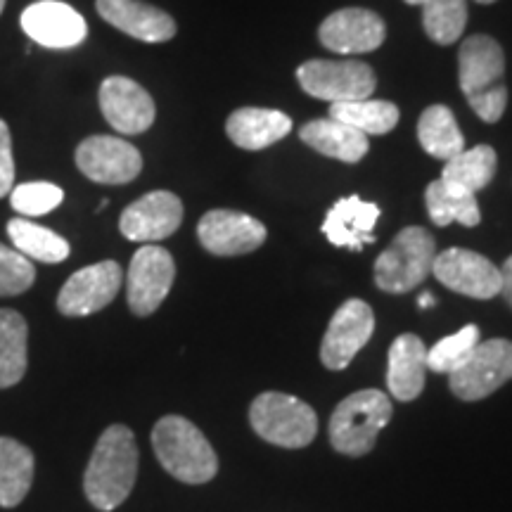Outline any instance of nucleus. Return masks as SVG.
<instances>
[{
  "instance_id": "f257e3e1",
  "label": "nucleus",
  "mask_w": 512,
  "mask_h": 512,
  "mask_svg": "<svg viewBox=\"0 0 512 512\" xmlns=\"http://www.w3.org/2000/svg\"><path fill=\"white\" fill-rule=\"evenodd\" d=\"M138 477V446L126 425H112L102 432L83 475V491L93 508L110 512L133 491Z\"/></svg>"
},
{
  "instance_id": "f03ea898",
  "label": "nucleus",
  "mask_w": 512,
  "mask_h": 512,
  "mask_svg": "<svg viewBox=\"0 0 512 512\" xmlns=\"http://www.w3.org/2000/svg\"><path fill=\"white\" fill-rule=\"evenodd\" d=\"M505 55L491 36L477 34L460 43L458 81L460 91L477 117L496 124L508 107V88L503 83Z\"/></svg>"
},
{
  "instance_id": "7ed1b4c3",
  "label": "nucleus",
  "mask_w": 512,
  "mask_h": 512,
  "mask_svg": "<svg viewBox=\"0 0 512 512\" xmlns=\"http://www.w3.org/2000/svg\"><path fill=\"white\" fill-rule=\"evenodd\" d=\"M152 446L157 460L185 484H204L219 472V458L207 437L181 415H166L152 430Z\"/></svg>"
},
{
  "instance_id": "20e7f679",
  "label": "nucleus",
  "mask_w": 512,
  "mask_h": 512,
  "mask_svg": "<svg viewBox=\"0 0 512 512\" xmlns=\"http://www.w3.org/2000/svg\"><path fill=\"white\" fill-rule=\"evenodd\" d=\"M392 401L380 389H363L344 399L330 418V441L344 456H366L377 434L392 420Z\"/></svg>"
},
{
  "instance_id": "39448f33",
  "label": "nucleus",
  "mask_w": 512,
  "mask_h": 512,
  "mask_svg": "<svg viewBox=\"0 0 512 512\" xmlns=\"http://www.w3.org/2000/svg\"><path fill=\"white\" fill-rule=\"evenodd\" d=\"M437 242L430 230L420 226L403 228L375 261V283L389 294L411 292L432 273Z\"/></svg>"
},
{
  "instance_id": "423d86ee",
  "label": "nucleus",
  "mask_w": 512,
  "mask_h": 512,
  "mask_svg": "<svg viewBox=\"0 0 512 512\" xmlns=\"http://www.w3.org/2000/svg\"><path fill=\"white\" fill-rule=\"evenodd\" d=\"M249 422L261 439L283 448H304L318 434V415L309 403L280 392L256 396Z\"/></svg>"
},
{
  "instance_id": "0eeeda50",
  "label": "nucleus",
  "mask_w": 512,
  "mask_h": 512,
  "mask_svg": "<svg viewBox=\"0 0 512 512\" xmlns=\"http://www.w3.org/2000/svg\"><path fill=\"white\" fill-rule=\"evenodd\" d=\"M297 81L304 93L330 105L370 98L377 86L373 67L356 60H309L297 69Z\"/></svg>"
},
{
  "instance_id": "6e6552de",
  "label": "nucleus",
  "mask_w": 512,
  "mask_h": 512,
  "mask_svg": "<svg viewBox=\"0 0 512 512\" xmlns=\"http://www.w3.org/2000/svg\"><path fill=\"white\" fill-rule=\"evenodd\" d=\"M448 377H451L448 380L451 392L460 401L486 399L512 380V342L510 339L479 342Z\"/></svg>"
},
{
  "instance_id": "1a4fd4ad",
  "label": "nucleus",
  "mask_w": 512,
  "mask_h": 512,
  "mask_svg": "<svg viewBox=\"0 0 512 512\" xmlns=\"http://www.w3.org/2000/svg\"><path fill=\"white\" fill-rule=\"evenodd\" d=\"M176 278V261L164 247L145 245L133 254L126 275V297L128 309L136 316H152L166 294L171 292Z\"/></svg>"
},
{
  "instance_id": "9d476101",
  "label": "nucleus",
  "mask_w": 512,
  "mask_h": 512,
  "mask_svg": "<svg viewBox=\"0 0 512 512\" xmlns=\"http://www.w3.org/2000/svg\"><path fill=\"white\" fill-rule=\"evenodd\" d=\"M76 166L88 181L102 185H126L143 171L138 147L114 136H91L81 140L74 152Z\"/></svg>"
},
{
  "instance_id": "9b49d317",
  "label": "nucleus",
  "mask_w": 512,
  "mask_h": 512,
  "mask_svg": "<svg viewBox=\"0 0 512 512\" xmlns=\"http://www.w3.org/2000/svg\"><path fill=\"white\" fill-rule=\"evenodd\" d=\"M121 283H124V271L117 261H100V264L81 268L57 294V311L69 318L98 313L114 302Z\"/></svg>"
},
{
  "instance_id": "f8f14e48",
  "label": "nucleus",
  "mask_w": 512,
  "mask_h": 512,
  "mask_svg": "<svg viewBox=\"0 0 512 512\" xmlns=\"http://www.w3.org/2000/svg\"><path fill=\"white\" fill-rule=\"evenodd\" d=\"M434 278L448 290L472 299H494L501 294V268L470 249L451 247L434 256Z\"/></svg>"
},
{
  "instance_id": "ddd939ff",
  "label": "nucleus",
  "mask_w": 512,
  "mask_h": 512,
  "mask_svg": "<svg viewBox=\"0 0 512 512\" xmlns=\"http://www.w3.org/2000/svg\"><path fill=\"white\" fill-rule=\"evenodd\" d=\"M98 100L107 124L124 136H140L155 124V100L138 81L128 76H107L100 83Z\"/></svg>"
},
{
  "instance_id": "4468645a",
  "label": "nucleus",
  "mask_w": 512,
  "mask_h": 512,
  "mask_svg": "<svg viewBox=\"0 0 512 512\" xmlns=\"http://www.w3.org/2000/svg\"><path fill=\"white\" fill-rule=\"evenodd\" d=\"M375 330L373 309L361 299H349L332 316L320 347V361L330 370H344L370 342Z\"/></svg>"
},
{
  "instance_id": "2eb2a0df",
  "label": "nucleus",
  "mask_w": 512,
  "mask_h": 512,
  "mask_svg": "<svg viewBox=\"0 0 512 512\" xmlns=\"http://www.w3.org/2000/svg\"><path fill=\"white\" fill-rule=\"evenodd\" d=\"M183 223L181 197L169 190H152L128 204L119 219V230L131 242H159L171 238Z\"/></svg>"
},
{
  "instance_id": "dca6fc26",
  "label": "nucleus",
  "mask_w": 512,
  "mask_h": 512,
  "mask_svg": "<svg viewBox=\"0 0 512 512\" xmlns=\"http://www.w3.org/2000/svg\"><path fill=\"white\" fill-rule=\"evenodd\" d=\"M202 247L216 256H240L266 242V226L254 216L233 209L207 211L197 223Z\"/></svg>"
},
{
  "instance_id": "f3484780",
  "label": "nucleus",
  "mask_w": 512,
  "mask_h": 512,
  "mask_svg": "<svg viewBox=\"0 0 512 512\" xmlns=\"http://www.w3.org/2000/svg\"><path fill=\"white\" fill-rule=\"evenodd\" d=\"M22 29L43 48L67 50L86 41L88 24L72 5L60 0H38L22 12Z\"/></svg>"
},
{
  "instance_id": "a211bd4d",
  "label": "nucleus",
  "mask_w": 512,
  "mask_h": 512,
  "mask_svg": "<svg viewBox=\"0 0 512 512\" xmlns=\"http://www.w3.org/2000/svg\"><path fill=\"white\" fill-rule=\"evenodd\" d=\"M384 36H387V27H384L382 17L363 8L332 12L318 29L320 43L332 53L342 55L373 53L384 43Z\"/></svg>"
},
{
  "instance_id": "6ab92c4d",
  "label": "nucleus",
  "mask_w": 512,
  "mask_h": 512,
  "mask_svg": "<svg viewBox=\"0 0 512 512\" xmlns=\"http://www.w3.org/2000/svg\"><path fill=\"white\" fill-rule=\"evenodd\" d=\"M95 10L121 34L143 43H166L176 36L174 17L143 0H95Z\"/></svg>"
},
{
  "instance_id": "aec40b11",
  "label": "nucleus",
  "mask_w": 512,
  "mask_h": 512,
  "mask_svg": "<svg viewBox=\"0 0 512 512\" xmlns=\"http://www.w3.org/2000/svg\"><path fill=\"white\" fill-rule=\"evenodd\" d=\"M377 219H380V207L375 202H363L358 195L342 197L325 216L323 235L335 247L361 252L363 247L375 242Z\"/></svg>"
},
{
  "instance_id": "412c9836",
  "label": "nucleus",
  "mask_w": 512,
  "mask_h": 512,
  "mask_svg": "<svg viewBox=\"0 0 512 512\" xmlns=\"http://www.w3.org/2000/svg\"><path fill=\"white\" fill-rule=\"evenodd\" d=\"M292 119L285 112L264 107H240L226 121V133L240 150L259 152L290 136Z\"/></svg>"
},
{
  "instance_id": "4be33fe9",
  "label": "nucleus",
  "mask_w": 512,
  "mask_h": 512,
  "mask_svg": "<svg viewBox=\"0 0 512 512\" xmlns=\"http://www.w3.org/2000/svg\"><path fill=\"white\" fill-rule=\"evenodd\" d=\"M427 349L418 335H401L389 347L387 387L394 399L413 401L425 389Z\"/></svg>"
},
{
  "instance_id": "5701e85b",
  "label": "nucleus",
  "mask_w": 512,
  "mask_h": 512,
  "mask_svg": "<svg viewBox=\"0 0 512 512\" xmlns=\"http://www.w3.org/2000/svg\"><path fill=\"white\" fill-rule=\"evenodd\" d=\"M299 138L304 140L311 150L320 152V155L339 159V162L356 164L368 155L370 143L366 133L356 131L337 119H316L302 126Z\"/></svg>"
},
{
  "instance_id": "b1692460",
  "label": "nucleus",
  "mask_w": 512,
  "mask_h": 512,
  "mask_svg": "<svg viewBox=\"0 0 512 512\" xmlns=\"http://www.w3.org/2000/svg\"><path fill=\"white\" fill-rule=\"evenodd\" d=\"M425 202L432 223H437L441 228L451 226V223L475 228L479 226V221H482L477 195H472V192L458 188V185L453 183L441 181V178L427 185Z\"/></svg>"
},
{
  "instance_id": "393cba45",
  "label": "nucleus",
  "mask_w": 512,
  "mask_h": 512,
  "mask_svg": "<svg viewBox=\"0 0 512 512\" xmlns=\"http://www.w3.org/2000/svg\"><path fill=\"white\" fill-rule=\"evenodd\" d=\"M34 453L10 437H0V508H17L34 482Z\"/></svg>"
},
{
  "instance_id": "a878e982",
  "label": "nucleus",
  "mask_w": 512,
  "mask_h": 512,
  "mask_svg": "<svg viewBox=\"0 0 512 512\" xmlns=\"http://www.w3.org/2000/svg\"><path fill=\"white\" fill-rule=\"evenodd\" d=\"M29 325L12 309H0V389L15 387L27 373Z\"/></svg>"
},
{
  "instance_id": "bb28decb",
  "label": "nucleus",
  "mask_w": 512,
  "mask_h": 512,
  "mask_svg": "<svg viewBox=\"0 0 512 512\" xmlns=\"http://www.w3.org/2000/svg\"><path fill=\"white\" fill-rule=\"evenodd\" d=\"M418 140L427 155L441 159V162H448L465 150V138L460 133L458 121L444 105H432L422 112L418 121Z\"/></svg>"
},
{
  "instance_id": "cd10ccee",
  "label": "nucleus",
  "mask_w": 512,
  "mask_h": 512,
  "mask_svg": "<svg viewBox=\"0 0 512 512\" xmlns=\"http://www.w3.org/2000/svg\"><path fill=\"white\" fill-rule=\"evenodd\" d=\"M8 235L19 254L27 256L29 261H41V264H60L69 256V242L57 235L55 230L17 216L8 223Z\"/></svg>"
},
{
  "instance_id": "c85d7f7f",
  "label": "nucleus",
  "mask_w": 512,
  "mask_h": 512,
  "mask_svg": "<svg viewBox=\"0 0 512 512\" xmlns=\"http://www.w3.org/2000/svg\"><path fill=\"white\" fill-rule=\"evenodd\" d=\"M330 117L366 136H384L399 124V107L389 100H349L330 105Z\"/></svg>"
},
{
  "instance_id": "c756f323",
  "label": "nucleus",
  "mask_w": 512,
  "mask_h": 512,
  "mask_svg": "<svg viewBox=\"0 0 512 512\" xmlns=\"http://www.w3.org/2000/svg\"><path fill=\"white\" fill-rule=\"evenodd\" d=\"M496 150L489 145H477L472 150H463L460 155L448 159L441 171V181L458 185L472 195L484 190L486 185L494 181L496 174Z\"/></svg>"
},
{
  "instance_id": "7c9ffc66",
  "label": "nucleus",
  "mask_w": 512,
  "mask_h": 512,
  "mask_svg": "<svg viewBox=\"0 0 512 512\" xmlns=\"http://www.w3.org/2000/svg\"><path fill=\"white\" fill-rule=\"evenodd\" d=\"M467 24V0H425L422 27L439 46H451L463 36Z\"/></svg>"
},
{
  "instance_id": "2f4dec72",
  "label": "nucleus",
  "mask_w": 512,
  "mask_h": 512,
  "mask_svg": "<svg viewBox=\"0 0 512 512\" xmlns=\"http://www.w3.org/2000/svg\"><path fill=\"white\" fill-rule=\"evenodd\" d=\"M479 344L477 325H465L453 335L439 339L432 349H427V370L451 375L460 363L470 356V351Z\"/></svg>"
},
{
  "instance_id": "473e14b6",
  "label": "nucleus",
  "mask_w": 512,
  "mask_h": 512,
  "mask_svg": "<svg viewBox=\"0 0 512 512\" xmlns=\"http://www.w3.org/2000/svg\"><path fill=\"white\" fill-rule=\"evenodd\" d=\"M64 200L62 188L48 181L22 183L10 192V204L24 219H34V216H46L55 207H60Z\"/></svg>"
},
{
  "instance_id": "72a5a7b5",
  "label": "nucleus",
  "mask_w": 512,
  "mask_h": 512,
  "mask_svg": "<svg viewBox=\"0 0 512 512\" xmlns=\"http://www.w3.org/2000/svg\"><path fill=\"white\" fill-rule=\"evenodd\" d=\"M36 280V268L17 249L0 245V297H17Z\"/></svg>"
},
{
  "instance_id": "f704fd0d",
  "label": "nucleus",
  "mask_w": 512,
  "mask_h": 512,
  "mask_svg": "<svg viewBox=\"0 0 512 512\" xmlns=\"http://www.w3.org/2000/svg\"><path fill=\"white\" fill-rule=\"evenodd\" d=\"M15 188V157H12L10 126L0 119V197L10 195Z\"/></svg>"
},
{
  "instance_id": "c9c22d12",
  "label": "nucleus",
  "mask_w": 512,
  "mask_h": 512,
  "mask_svg": "<svg viewBox=\"0 0 512 512\" xmlns=\"http://www.w3.org/2000/svg\"><path fill=\"white\" fill-rule=\"evenodd\" d=\"M501 294L512 309V256L508 261H505L503 268H501Z\"/></svg>"
},
{
  "instance_id": "e433bc0d",
  "label": "nucleus",
  "mask_w": 512,
  "mask_h": 512,
  "mask_svg": "<svg viewBox=\"0 0 512 512\" xmlns=\"http://www.w3.org/2000/svg\"><path fill=\"white\" fill-rule=\"evenodd\" d=\"M418 304H420V309H432V306H434V294L432 292H425L418 299Z\"/></svg>"
},
{
  "instance_id": "4c0bfd02",
  "label": "nucleus",
  "mask_w": 512,
  "mask_h": 512,
  "mask_svg": "<svg viewBox=\"0 0 512 512\" xmlns=\"http://www.w3.org/2000/svg\"><path fill=\"white\" fill-rule=\"evenodd\" d=\"M406 3L408 5H422V3H425V0H406Z\"/></svg>"
},
{
  "instance_id": "58836bf2",
  "label": "nucleus",
  "mask_w": 512,
  "mask_h": 512,
  "mask_svg": "<svg viewBox=\"0 0 512 512\" xmlns=\"http://www.w3.org/2000/svg\"><path fill=\"white\" fill-rule=\"evenodd\" d=\"M477 3H482V5H489V3H496V0H477Z\"/></svg>"
},
{
  "instance_id": "ea45409f",
  "label": "nucleus",
  "mask_w": 512,
  "mask_h": 512,
  "mask_svg": "<svg viewBox=\"0 0 512 512\" xmlns=\"http://www.w3.org/2000/svg\"><path fill=\"white\" fill-rule=\"evenodd\" d=\"M3 10H5V0H0V15H3Z\"/></svg>"
}]
</instances>
